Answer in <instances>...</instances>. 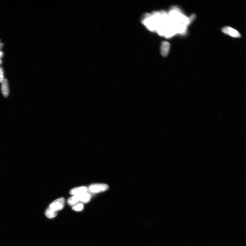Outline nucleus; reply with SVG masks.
I'll list each match as a JSON object with an SVG mask.
<instances>
[{
  "label": "nucleus",
  "instance_id": "1",
  "mask_svg": "<svg viewBox=\"0 0 246 246\" xmlns=\"http://www.w3.org/2000/svg\"><path fill=\"white\" fill-rule=\"evenodd\" d=\"M108 185L104 184H93L89 186V189L91 192L98 193L105 192L108 189Z\"/></svg>",
  "mask_w": 246,
  "mask_h": 246
},
{
  "label": "nucleus",
  "instance_id": "2",
  "mask_svg": "<svg viewBox=\"0 0 246 246\" xmlns=\"http://www.w3.org/2000/svg\"><path fill=\"white\" fill-rule=\"evenodd\" d=\"M65 200L63 198H59L52 202L49 207L54 211L58 212L63 208Z\"/></svg>",
  "mask_w": 246,
  "mask_h": 246
},
{
  "label": "nucleus",
  "instance_id": "3",
  "mask_svg": "<svg viewBox=\"0 0 246 246\" xmlns=\"http://www.w3.org/2000/svg\"><path fill=\"white\" fill-rule=\"evenodd\" d=\"M222 31L224 34L233 37L239 38L241 36L240 33L237 30L230 27H226L223 28Z\"/></svg>",
  "mask_w": 246,
  "mask_h": 246
},
{
  "label": "nucleus",
  "instance_id": "4",
  "mask_svg": "<svg viewBox=\"0 0 246 246\" xmlns=\"http://www.w3.org/2000/svg\"><path fill=\"white\" fill-rule=\"evenodd\" d=\"M87 188L85 186L76 187L73 189L70 192L71 195H79L87 192Z\"/></svg>",
  "mask_w": 246,
  "mask_h": 246
},
{
  "label": "nucleus",
  "instance_id": "5",
  "mask_svg": "<svg viewBox=\"0 0 246 246\" xmlns=\"http://www.w3.org/2000/svg\"><path fill=\"white\" fill-rule=\"evenodd\" d=\"M1 87V91L3 96L5 97H7L9 94V85L8 80L6 79L2 82Z\"/></svg>",
  "mask_w": 246,
  "mask_h": 246
},
{
  "label": "nucleus",
  "instance_id": "6",
  "mask_svg": "<svg viewBox=\"0 0 246 246\" xmlns=\"http://www.w3.org/2000/svg\"><path fill=\"white\" fill-rule=\"evenodd\" d=\"M170 49V44L168 42H164L162 43L161 49L162 55L164 57L168 55Z\"/></svg>",
  "mask_w": 246,
  "mask_h": 246
},
{
  "label": "nucleus",
  "instance_id": "7",
  "mask_svg": "<svg viewBox=\"0 0 246 246\" xmlns=\"http://www.w3.org/2000/svg\"><path fill=\"white\" fill-rule=\"evenodd\" d=\"M80 201V195H74L68 200V203L70 206H73Z\"/></svg>",
  "mask_w": 246,
  "mask_h": 246
},
{
  "label": "nucleus",
  "instance_id": "8",
  "mask_svg": "<svg viewBox=\"0 0 246 246\" xmlns=\"http://www.w3.org/2000/svg\"><path fill=\"white\" fill-rule=\"evenodd\" d=\"M58 212L54 211L49 207L45 212V215L48 218L51 219L56 217L58 214Z\"/></svg>",
  "mask_w": 246,
  "mask_h": 246
},
{
  "label": "nucleus",
  "instance_id": "9",
  "mask_svg": "<svg viewBox=\"0 0 246 246\" xmlns=\"http://www.w3.org/2000/svg\"><path fill=\"white\" fill-rule=\"evenodd\" d=\"M80 201L83 203H87L90 200L91 196L87 192L80 195Z\"/></svg>",
  "mask_w": 246,
  "mask_h": 246
},
{
  "label": "nucleus",
  "instance_id": "10",
  "mask_svg": "<svg viewBox=\"0 0 246 246\" xmlns=\"http://www.w3.org/2000/svg\"><path fill=\"white\" fill-rule=\"evenodd\" d=\"M84 208V206L82 203H78L77 204L73 206L72 209L74 211H82Z\"/></svg>",
  "mask_w": 246,
  "mask_h": 246
},
{
  "label": "nucleus",
  "instance_id": "11",
  "mask_svg": "<svg viewBox=\"0 0 246 246\" xmlns=\"http://www.w3.org/2000/svg\"><path fill=\"white\" fill-rule=\"evenodd\" d=\"M4 80L3 69L0 66V83H2Z\"/></svg>",
  "mask_w": 246,
  "mask_h": 246
},
{
  "label": "nucleus",
  "instance_id": "12",
  "mask_svg": "<svg viewBox=\"0 0 246 246\" xmlns=\"http://www.w3.org/2000/svg\"><path fill=\"white\" fill-rule=\"evenodd\" d=\"M4 55V52L3 51H0V65L2 64V61L1 60V58H3V57Z\"/></svg>",
  "mask_w": 246,
  "mask_h": 246
},
{
  "label": "nucleus",
  "instance_id": "13",
  "mask_svg": "<svg viewBox=\"0 0 246 246\" xmlns=\"http://www.w3.org/2000/svg\"><path fill=\"white\" fill-rule=\"evenodd\" d=\"M4 45V44L3 43H1L0 42V51H1V49H2V48H3Z\"/></svg>",
  "mask_w": 246,
  "mask_h": 246
}]
</instances>
